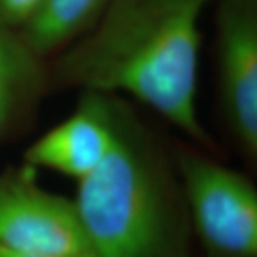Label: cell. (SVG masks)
<instances>
[{
    "instance_id": "5",
    "label": "cell",
    "mask_w": 257,
    "mask_h": 257,
    "mask_svg": "<svg viewBox=\"0 0 257 257\" xmlns=\"http://www.w3.org/2000/svg\"><path fill=\"white\" fill-rule=\"evenodd\" d=\"M0 247L45 254H92L74 200L39 184L29 164L0 172Z\"/></svg>"
},
{
    "instance_id": "8",
    "label": "cell",
    "mask_w": 257,
    "mask_h": 257,
    "mask_svg": "<svg viewBox=\"0 0 257 257\" xmlns=\"http://www.w3.org/2000/svg\"><path fill=\"white\" fill-rule=\"evenodd\" d=\"M112 0H40L19 29L40 57L52 59L82 37L105 12Z\"/></svg>"
},
{
    "instance_id": "1",
    "label": "cell",
    "mask_w": 257,
    "mask_h": 257,
    "mask_svg": "<svg viewBox=\"0 0 257 257\" xmlns=\"http://www.w3.org/2000/svg\"><path fill=\"white\" fill-rule=\"evenodd\" d=\"M212 4L112 0L82 37L49 59L50 90L131 97L219 156L197 112L202 19Z\"/></svg>"
},
{
    "instance_id": "10",
    "label": "cell",
    "mask_w": 257,
    "mask_h": 257,
    "mask_svg": "<svg viewBox=\"0 0 257 257\" xmlns=\"http://www.w3.org/2000/svg\"><path fill=\"white\" fill-rule=\"evenodd\" d=\"M0 257H94L92 254H45V252H25L0 247Z\"/></svg>"
},
{
    "instance_id": "7",
    "label": "cell",
    "mask_w": 257,
    "mask_h": 257,
    "mask_svg": "<svg viewBox=\"0 0 257 257\" xmlns=\"http://www.w3.org/2000/svg\"><path fill=\"white\" fill-rule=\"evenodd\" d=\"M50 94L49 60L40 57L17 29L0 22V144L32 124Z\"/></svg>"
},
{
    "instance_id": "4",
    "label": "cell",
    "mask_w": 257,
    "mask_h": 257,
    "mask_svg": "<svg viewBox=\"0 0 257 257\" xmlns=\"http://www.w3.org/2000/svg\"><path fill=\"white\" fill-rule=\"evenodd\" d=\"M215 97L225 134L257 162V0H214Z\"/></svg>"
},
{
    "instance_id": "6",
    "label": "cell",
    "mask_w": 257,
    "mask_h": 257,
    "mask_svg": "<svg viewBox=\"0 0 257 257\" xmlns=\"http://www.w3.org/2000/svg\"><path fill=\"white\" fill-rule=\"evenodd\" d=\"M110 95L79 92L74 112L30 144L22 162L82 181L104 161L112 146Z\"/></svg>"
},
{
    "instance_id": "3",
    "label": "cell",
    "mask_w": 257,
    "mask_h": 257,
    "mask_svg": "<svg viewBox=\"0 0 257 257\" xmlns=\"http://www.w3.org/2000/svg\"><path fill=\"white\" fill-rule=\"evenodd\" d=\"M172 154L191 229L205 257H257V189L217 154L176 141Z\"/></svg>"
},
{
    "instance_id": "2",
    "label": "cell",
    "mask_w": 257,
    "mask_h": 257,
    "mask_svg": "<svg viewBox=\"0 0 257 257\" xmlns=\"http://www.w3.org/2000/svg\"><path fill=\"white\" fill-rule=\"evenodd\" d=\"M112 146L77 182L74 205L94 257H191V220L172 144L110 95Z\"/></svg>"
},
{
    "instance_id": "9",
    "label": "cell",
    "mask_w": 257,
    "mask_h": 257,
    "mask_svg": "<svg viewBox=\"0 0 257 257\" xmlns=\"http://www.w3.org/2000/svg\"><path fill=\"white\" fill-rule=\"evenodd\" d=\"M39 4L40 0H0V22L19 30Z\"/></svg>"
}]
</instances>
